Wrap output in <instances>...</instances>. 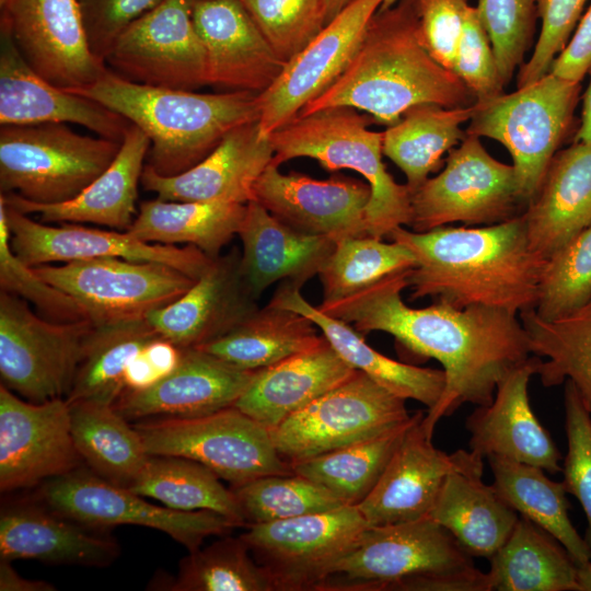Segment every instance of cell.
<instances>
[{
	"label": "cell",
	"instance_id": "45",
	"mask_svg": "<svg viewBox=\"0 0 591 591\" xmlns=\"http://www.w3.org/2000/svg\"><path fill=\"white\" fill-rule=\"evenodd\" d=\"M415 419L380 436L290 463L292 472L329 490L349 506L374 488L386 464Z\"/></svg>",
	"mask_w": 591,
	"mask_h": 591
},
{
	"label": "cell",
	"instance_id": "38",
	"mask_svg": "<svg viewBox=\"0 0 591 591\" xmlns=\"http://www.w3.org/2000/svg\"><path fill=\"white\" fill-rule=\"evenodd\" d=\"M474 112L475 104L455 108L420 104L383 131V155L405 174L410 193L438 171L443 154L464 139L461 126L470 121Z\"/></svg>",
	"mask_w": 591,
	"mask_h": 591
},
{
	"label": "cell",
	"instance_id": "28",
	"mask_svg": "<svg viewBox=\"0 0 591 591\" xmlns=\"http://www.w3.org/2000/svg\"><path fill=\"white\" fill-rule=\"evenodd\" d=\"M236 247L213 258L181 298L151 312L147 318L157 333L182 349L217 339L258 309L240 271Z\"/></svg>",
	"mask_w": 591,
	"mask_h": 591
},
{
	"label": "cell",
	"instance_id": "51",
	"mask_svg": "<svg viewBox=\"0 0 591 591\" xmlns=\"http://www.w3.org/2000/svg\"><path fill=\"white\" fill-rule=\"evenodd\" d=\"M0 289L33 304L50 321L73 322L88 318L82 306L69 294L43 279L22 262L10 244L5 205L0 197Z\"/></svg>",
	"mask_w": 591,
	"mask_h": 591
},
{
	"label": "cell",
	"instance_id": "36",
	"mask_svg": "<svg viewBox=\"0 0 591 591\" xmlns=\"http://www.w3.org/2000/svg\"><path fill=\"white\" fill-rule=\"evenodd\" d=\"M489 561V591H578L576 560L556 537L522 515Z\"/></svg>",
	"mask_w": 591,
	"mask_h": 591
},
{
	"label": "cell",
	"instance_id": "18",
	"mask_svg": "<svg viewBox=\"0 0 591 591\" xmlns=\"http://www.w3.org/2000/svg\"><path fill=\"white\" fill-rule=\"evenodd\" d=\"M0 27L48 82L77 90L107 69L91 50L78 0H0Z\"/></svg>",
	"mask_w": 591,
	"mask_h": 591
},
{
	"label": "cell",
	"instance_id": "26",
	"mask_svg": "<svg viewBox=\"0 0 591 591\" xmlns=\"http://www.w3.org/2000/svg\"><path fill=\"white\" fill-rule=\"evenodd\" d=\"M256 371L186 348L171 374L147 390L124 391L113 406L128 421L200 417L233 406Z\"/></svg>",
	"mask_w": 591,
	"mask_h": 591
},
{
	"label": "cell",
	"instance_id": "53",
	"mask_svg": "<svg viewBox=\"0 0 591 591\" xmlns=\"http://www.w3.org/2000/svg\"><path fill=\"white\" fill-rule=\"evenodd\" d=\"M564 408L567 453L561 482L582 507L587 520L583 537L591 552V414L570 381L565 382Z\"/></svg>",
	"mask_w": 591,
	"mask_h": 591
},
{
	"label": "cell",
	"instance_id": "46",
	"mask_svg": "<svg viewBox=\"0 0 591 591\" xmlns=\"http://www.w3.org/2000/svg\"><path fill=\"white\" fill-rule=\"evenodd\" d=\"M246 543L223 535L188 552L172 578H159L152 589L170 591H275L267 571L251 556Z\"/></svg>",
	"mask_w": 591,
	"mask_h": 591
},
{
	"label": "cell",
	"instance_id": "56",
	"mask_svg": "<svg viewBox=\"0 0 591 591\" xmlns=\"http://www.w3.org/2000/svg\"><path fill=\"white\" fill-rule=\"evenodd\" d=\"M162 1L78 0L92 53L104 61L123 31Z\"/></svg>",
	"mask_w": 591,
	"mask_h": 591
},
{
	"label": "cell",
	"instance_id": "35",
	"mask_svg": "<svg viewBox=\"0 0 591 591\" xmlns=\"http://www.w3.org/2000/svg\"><path fill=\"white\" fill-rule=\"evenodd\" d=\"M484 465L450 473L429 513L471 556L488 558L506 542L519 513L483 482Z\"/></svg>",
	"mask_w": 591,
	"mask_h": 591
},
{
	"label": "cell",
	"instance_id": "48",
	"mask_svg": "<svg viewBox=\"0 0 591 591\" xmlns=\"http://www.w3.org/2000/svg\"><path fill=\"white\" fill-rule=\"evenodd\" d=\"M231 489L247 525L349 506L323 486L294 473L258 477Z\"/></svg>",
	"mask_w": 591,
	"mask_h": 591
},
{
	"label": "cell",
	"instance_id": "27",
	"mask_svg": "<svg viewBox=\"0 0 591 591\" xmlns=\"http://www.w3.org/2000/svg\"><path fill=\"white\" fill-rule=\"evenodd\" d=\"M540 359L531 356L509 372L499 382L493 402L467 416L465 428L470 450L480 457L495 455L557 474L563 456L529 399V382Z\"/></svg>",
	"mask_w": 591,
	"mask_h": 591
},
{
	"label": "cell",
	"instance_id": "21",
	"mask_svg": "<svg viewBox=\"0 0 591 591\" xmlns=\"http://www.w3.org/2000/svg\"><path fill=\"white\" fill-rule=\"evenodd\" d=\"M424 417L421 410L415 413L376 485L357 505L369 526L428 517L450 473L484 465L471 450L449 454L437 449L421 425Z\"/></svg>",
	"mask_w": 591,
	"mask_h": 591
},
{
	"label": "cell",
	"instance_id": "43",
	"mask_svg": "<svg viewBox=\"0 0 591 591\" xmlns=\"http://www.w3.org/2000/svg\"><path fill=\"white\" fill-rule=\"evenodd\" d=\"M160 335L147 317L92 326L71 390L66 401H91L114 405L125 391L129 361Z\"/></svg>",
	"mask_w": 591,
	"mask_h": 591
},
{
	"label": "cell",
	"instance_id": "12",
	"mask_svg": "<svg viewBox=\"0 0 591 591\" xmlns=\"http://www.w3.org/2000/svg\"><path fill=\"white\" fill-rule=\"evenodd\" d=\"M405 398L356 372L302 409L270 434L278 453L289 463L344 448L408 422Z\"/></svg>",
	"mask_w": 591,
	"mask_h": 591
},
{
	"label": "cell",
	"instance_id": "41",
	"mask_svg": "<svg viewBox=\"0 0 591 591\" xmlns=\"http://www.w3.org/2000/svg\"><path fill=\"white\" fill-rule=\"evenodd\" d=\"M530 351L540 359L536 374L545 387L570 381L591 414V300L578 310L544 320L533 310L519 314Z\"/></svg>",
	"mask_w": 591,
	"mask_h": 591
},
{
	"label": "cell",
	"instance_id": "59",
	"mask_svg": "<svg viewBox=\"0 0 591 591\" xmlns=\"http://www.w3.org/2000/svg\"><path fill=\"white\" fill-rule=\"evenodd\" d=\"M12 561L0 559V590L1 591H54L55 586L42 581L21 577L12 567Z\"/></svg>",
	"mask_w": 591,
	"mask_h": 591
},
{
	"label": "cell",
	"instance_id": "54",
	"mask_svg": "<svg viewBox=\"0 0 591 591\" xmlns=\"http://www.w3.org/2000/svg\"><path fill=\"white\" fill-rule=\"evenodd\" d=\"M452 71L473 92L476 102L503 93L494 49L476 7L467 8Z\"/></svg>",
	"mask_w": 591,
	"mask_h": 591
},
{
	"label": "cell",
	"instance_id": "22",
	"mask_svg": "<svg viewBox=\"0 0 591 591\" xmlns=\"http://www.w3.org/2000/svg\"><path fill=\"white\" fill-rule=\"evenodd\" d=\"M255 201L286 225L338 242L368 235V183L334 175L315 179L300 173L283 174L270 163L255 185Z\"/></svg>",
	"mask_w": 591,
	"mask_h": 591
},
{
	"label": "cell",
	"instance_id": "61",
	"mask_svg": "<svg viewBox=\"0 0 591 591\" xmlns=\"http://www.w3.org/2000/svg\"><path fill=\"white\" fill-rule=\"evenodd\" d=\"M576 582L578 591H591V559L577 564Z\"/></svg>",
	"mask_w": 591,
	"mask_h": 591
},
{
	"label": "cell",
	"instance_id": "23",
	"mask_svg": "<svg viewBox=\"0 0 591 591\" xmlns=\"http://www.w3.org/2000/svg\"><path fill=\"white\" fill-rule=\"evenodd\" d=\"M206 53L207 85L260 94L287 62L275 53L241 0H193Z\"/></svg>",
	"mask_w": 591,
	"mask_h": 591
},
{
	"label": "cell",
	"instance_id": "9",
	"mask_svg": "<svg viewBox=\"0 0 591 591\" xmlns=\"http://www.w3.org/2000/svg\"><path fill=\"white\" fill-rule=\"evenodd\" d=\"M134 426L149 455L194 460L233 486L293 473L270 430L234 406L200 417L148 419Z\"/></svg>",
	"mask_w": 591,
	"mask_h": 591
},
{
	"label": "cell",
	"instance_id": "44",
	"mask_svg": "<svg viewBox=\"0 0 591 591\" xmlns=\"http://www.w3.org/2000/svg\"><path fill=\"white\" fill-rule=\"evenodd\" d=\"M212 471L182 456L149 455L142 471L128 487L134 493L161 501L179 511L210 510L246 525L241 507Z\"/></svg>",
	"mask_w": 591,
	"mask_h": 591
},
{
	"label": "cell",
	"instance_id": "30",
	"mask_svg": "<svg viewBox=\"0 0 591 591\" xmlns=\"http://www.w3.org/2000/svg\"><path fill=\"white\" fill-rule=\"evenodd\" d=\"M150 139L130 125L111 165L77 197L60 204H36L15 194H0L4 202L45 223H91L127 231L136 216L138 185L146 165Z\"/></svg>",
	"mask_w": 591,
	"mask_h": 591
},
{
	"label": "cell",
	"instance_id": "47",
	"mask_svg": "<svg viewBox=\"0 0 591 591\" xmlns=\"http://www.w3.org/2000/svg\"><path fill=\"white\" fill-rule=\"evenodd\" d=\"M416 258L404 244L363 235L336 242L318 271L323 301L349 297L392 274L412 269Z\"/></svg>",
	"mask_w": 591,
	"mask_h": 591
},
{
	"label": "cell",
	"instance_id": "1",
	"mask_svg": "<svg viewBox=\"0 0 591 591\" xmlns=\"http://www.w3.org/2000/svg\"><path fill=\"white\" fill-rule=\"evenodd\" d=\"M409 270L317 308L354 324L359 333H387L413 354L440 362L444 390L421 421L432 437L440 419L462 405L490 404L499 382L532 354L519 315L485 306L456 308L440 300L409 308L402 298Z\"/></svg>",
	"mask_w": 591,
	"mask_h": 591
},
{
	"label": "cell",
	"instance_id": "29",
	"mask_svg": "<svg viewBox=\"0 0 591 591\" xmlns=\"http://www.w3.org/2000/svg\"><path fill=\"white\" fill-rule=\"evenodd\" d=\"M42 502L5 507L0 514V559L107 567L120 554L118 542Z\"/></svg>",
	"mask_w": 591,
	"mask_h": 591
},
{
	"label": "cell",
	"instance_id": "17",
	"mask_svg": "<svg viewBox=\"0 0 591 591\" xmlns=\"http://www.w3.org/2000/svg\"><path fill=\"white\" fill-rule=\"evenodd\" d=\"M395 0H352L292 59L275 83L258 94L259 126L269 136L327 90L357 54L371 20Z\"/></svg>",
	"mask_w": 591,
	"mask_h": 591
},
{
	"label": "cell",
	"instance_id": "14",
	"mask_svg": "<svg viewBox=\"0 0 591 591\" xmlns=\"http://www.w3.org/2000/svg\"><path fill=\"white\" fill-rule=\"evenodd\" d=\"M33 268L72 297L94 325L147 317L181 298L196 281L165 264L114 256Z\"/></svg>",
	"mask_w": 591,
	"mask_h": 591
},
{
	"label": "cell",
	"instance_id": "55",
	"mask_svg": "<svg viewBox=\"0 0 591 591\" xmlns=\"http://www.w3.org/2000/svg\"><path fill=\"white\" fill-rule=\"evenodd\" d=\"M542 20L532 56L520 67L517 86L522 88L546 76L556 57L570 40L587 0H535Z\"/></svg>",
	"mask_w": 591,
	"mask_h": 591
},
{
	"label": "cell",
	"instance_id": "39",
	"mask_svg": "<svg viewBox=\"0 0 591 591\" xmlns=\"http://www.w3.org/2000/svg\"><path fill=\"white\" fill-rule=\"evenodd\" d=\"M317 329L306 316L268 303L223 336L195 348L256 371L320 344L324 336Z\"/></svg>",
	"mask_w": 591,
	"mask_h": 591
},
{
	"label": "cell",
	"instance_id": "20",
	"mask_svg": "<svg viewBox=\"0 0 591 591\" xmlns=\"http://www.w3.org/2000/svg\"><path fill=\"white\" fill-rule=\"evenodd\" d=\"M4 205L11 247L32 267L114 256L165 264L197 280L213 259L194 245L178 247L147 243L126 231H107L72 222L51 225Z\"/></svg>",
	"mask_w": 591,
	"mask_h": 591
},
{
	"label": "cell",
	"instance_id": "42",
	"mask_svg": "<svg viewBox=\"0 0 591 591\" xmlns=\"http://www.w3.org/2000/svg\"><path fill=\"white\" fill-rule=\"evenodd\" d=\"M498 495L522 515L556 537L576 563L591 559L584 537L569 518V501L563 482L548 478L541 467L507 460L487 457Z\"/></svg>",
	"mask_w": 591,
	"mask_h": 591
},
{
	"label": "cell",
	"instance_id": "32",
	"mask_svg": "<svg viewBox=\"0 0 591 591\" xmlns=\"http://www.w3.org/2000/svg\"><path fill=\"white\" fill-rule=\"evenodd\" d=\"M532 250L548 258L591 224V143L557 151L523 213Z\"/></svg>",
	"mask_w": 591,
	"mask_h": 591
},
{
	"label": "cell",
	"instance_id": "10",
	"mask_svg": "<svg viewBox=\"0 0 591 591\" xmlns=\"http://www.w3.org/2000/svg\"><path fill=\"white\" fill-rule=\"evenodd\" d=\"M444 162L438 175L412 193L413 231L455 222L489 225L523 213L526 206L513 165L493 158L479 137L466 134Z\"/></svg>",
	"mask_w": 591,
	"mask_h": 591
},
{
	"label": "cell",
	"instance_id": "19",
	"mask_svg": "<svg viewBox=\"0 0 591 591\" xmlns=\"http://www.w3.org/2000/svg\"><path fill=\"white\" fill-rule=\"evenodd\" d=\"M66 398L22 399L0 385V489L38 486L78 467Z\"/></svg>",
	"mask_w": 591,
	"mask_h": 591
},
{
	"label": "cell",
	"instance_id": "33",
	"mask_svg": "<svg viewBox=\"0 0 591 591\" xmlns=\"http://www.w3.org/2000/svg\"><path fill=\"white\" fill-rule=\"evenodd\" d=\"M355 372L324 337L314 347L257 370L233 406L270 430Z\"/></svg>",
	"mask_w": 591,
	"mask_h": 591
},
{
	"label": "cell",
	"instance_id": "62",
	"mask_svg": "<svg viewBox=\"0 0 591 591\" xmlns=\"http://www.w3.org/2000/svg\"><path fill=\"white\" fill-rule=\"evenodd\" d=\"M352 0H324V19L328 23L344 7Z\"/></svg>",
	"mask_w": 591,
	"mask_h": 591
},
{
	"label": "cell",
	"instance_id": "5",
	"mask_svg": "<svg viewBox=\"0 0 591 591\" xmlns=\"http://www.w3.org/2000/svg\"><path fill=\"white\" fill-rule=\"evenodd\" d=\"M370 115L345 106L297 115L268 137L274 148L271 164L311 158L328 171L352 170L370 185L367 208L368 235L383 239L397 227L409 225L412 193L395 182L382 161L383 131L369 126Z\"/></svg>",
	"mask_w": 591,
	"mask_h": 591
},
{
	"label": "cell",
	"instance_id": "7",
	"mask_svg": "<svg viewBox=\"0 0 591 591\" xmlns=\"http://www.w3.org/2000/svg\"><path fill=\"white\" fill-rule=\"evenodd\" d=\"M120 144L67 124L1 125L0 192L36 204L69 201L111 165Z\"/></svg>",
	"mask_w": 591,
	"mask_h": 591
},
{
	"label": "cell",
	"instance_id": "34",
	"mask_svg": "<svg viewBox=\"0 0 591 591\" xmlns=\"http://www.w3.org/2000/svg\"><path fill=\"white\" fill-rule=\"evenodd\" d=\"M301 288L291 281H283L269 304L310 318L350 367L366 373L395 395L418 401L428 409L437 404L445 385L442 369L421 368L380 354L348 323L327 315L309 303L302 296Z\"/></svg>",
	"mask_w": 591,
	"mask_h": 591
},
{
	"label": "cell",
	"instance_id": "13",
	"mask_svg": "<svg viewBox=\"0 0 591 591\" xmlns=\"http://www.w3.org/2000/svg\"><path fill=\"white\" fill-rule=\"evenodd\" d=\"M37 501L86 526L139 525L161 531L188 552L212 535L237 525L210 510L179 511L148 502L127 487L113 484L88 467H78L39 485Z\"/></svg>",
	"mask_w": 591,
	"mask_h": 591
},
{
	"label": "cell",
	"instance_id": "37",
	"mask_svg": "<svg viewBox=\"0 0 591 591\" xmlns=\"http://www.w3.org/2000/svg\"><path fill=\"white\" fill-rule=\"evenodd\" d=\"M246 205L235 202L176 201L155 198L142 201L126 231L142 242L194 245L211 258L241 228Z\"/></svg>",
	"mask_w": 591,
	"mask_h": 591
},
{
	"label": "cell",
	"instance_id": "16",
	"mask_svg": "<svg viewBox=\"0 0 591 591\" xmlns=\"http://www.w3.org/2000/svg\"><path fill=\"white\" fill-rule=\"evenodd\" d=\"M368 526L357 506L250 524L241 538L275 591H315L325 570Z\"/></svg>",
	"mask_w": 591,
	"mask_h": 591
},
{
	"label": "cell",
	"instance_id": "6",
	"mask_svg": "<svg viewBox=\"0 0 591 591\" xmlns=\"http://www.w3.org/2000/svg\"><path fill=\"white\" fill-rule=\"evenodd\" d=\"M580 93V82L548 72L512 93L475 103L465 134L494 139L509 151L525 206L572 129Z\"/></svg>",
	"mask_w": 591,
	"mask_h": 591
},
{
	"label": "cell",
	"instance_id": "4",
	"mask_svg": "<svg viewBox=\"0 0 591 591\" xmlns=\"http://www.w3.org/2000/svg\"><path fill=\"white\" fill-rule=\"evenodd\" d=\"M92 99L139 127L150 139L147 165L181 174L209 155L234 128L259 120L258 94L197 93L131 82L111 69L92 84L68 90Z\"/></svg>",
	"mask_w": 591,
	"mask_h": 591
},
{
	"label": "cell",
	"instance_id": "3",
	"mask_svg": "<svg viewBox=\"0 0 591 591\" xmlns=\"http://www.w3.org/2000/svg\"><path fill=\"white\" fill-rule=\"evenodd\" d=\"M475 103L473 92L424 46L417 0H395L375 13L340 77L298 115L345 106L389 127L416 105L455 108Z\"/></svg>",
	"mask_w": 591,
	"mask_h": 591
},
{
	"label": "cell",
	"instance_id": "58",
	"mask_svg": "<svg viewBox=\"0 0 591 591\" xmlns=\"http://www.w3.org/2000/svg\"><path fill=\"white\" fill-rule=\"evenodd\" d=\"M591 65V4L580 19L565 49L552 63L549 72L569 81L581 82Z\"/></svg>",
	"mask_w": 591,
	"mask_h": 591
},
{
	"label": "cell",
	"instance_id": "24",
	"mask_svg": "<svg viewBox=\"0 0 591 591\" xmlns=\"http://www.w3.org/2000/svg\"><path fill=\"white\" fill-rule=\"evenodd\" d=\"M273 158L271 141L254 120L231 130L209 155L181 174L163 176L146 164L140 184L164 200L246 205L255 200L256 182Z\"/></svg>",
	"mask_w": 591,
	"mask_h": 591
},
{
	"label": "cell",
	"instance_id": "2",
	"mask_svg": "<svg viewBox=\"0 0 591 591\" xmlns=\"http://www.w3.org/2000/svg\"><path fill=\"white\" fill-rule=\"evenodd\" d=\"M408 247L413 299L456 308L485 306L519 315L535 309L545 259L531 247L523 216L484 227L444 225L425 232L404 227L387 236Z\"/></svg>",
	"mask_w": 591,
	"mask_h": 591
},
{
	"label": "cell",
	"instance_id": "11",
	"mask_svg": "<svg viewBox=\"0 0 591 591\" xmlns=\"http://www.w3.org/2000/svg\"><path fill=\"white\" fill-rule=\"evenodd\" d=\"M89 318L56 322L18 296L0 292L1 384L27 401L66 398L80 364Z\"/></svg>",
	"mask_w": 591,
	"mask_h": 591
},
{
	"label": "cell",
	"instance_id": "60",
	"mask_svg": "<svg viewBox=\"0 0 591 591\" xmlns=\"http://www.w3.org/2000/svg\"><path fill=\"white\" fill-rule=\"evenodd\" d=\"M588 73L590 74V81L583 94L581 121L573 137V142L591 143V65L589 67Z\"/></svg>",
	"mask_w": 591,
	"mask_h": 591
},
{
	"label": "cell",
	"instance_id": "50",
	"mask_svg": "<svg viewBox=\"0 0 591 591\" xmlns=\"http://www.w3.org/2000/svg\"><path fill=\"white\" fill-rule=\"evenodd\" d=\"M278 57L288 62L325 26L324 0H241Z\"/></svg>",
	"mask_w": 591,
	"mask_h": 591
},
{
	"label": "cell",
	"instance_id": "49",
	"mask_svg": "<svg viewBox=\"0 0 591 591\" xmlns=\"http://www.w3.org/2000/svg\"><path fill=\"white\" fill-rule=\"evenodd\" d=\"M590 300L591 224L545 259L534 311L544 320H554Z\"/></svg>",
	"mask_w": 591,
	"mask_h": 591
},
{
	"label": "cell",
	"instance_id": "25",
	"mask_svg": "<svg viewBox=\"0 0 591 591\" xmlns=\"http://www.w3.org/2000/svg\"><path fill=\"white\" fill-rule=\"evenodd\" d=\"M34 124L80 125L120 142L131 125L103 104L40 77L0 27V125Z\"/></svg>",
	"mask_w": 591,
	"mask_h": 591
},
{
	"label": "cell",
	"instance_id": "31",
	"mask_svg": "<svg viewBox=\"0 0 591 591\" xmlns=\"http://www.w3.org/2000/svg\"><path fill=\"white\" fill-rule=\"evenodd\" d=\"M237 235L242 242L240 271L255 300L277 281L302 287L318 275L336 244L286 225L255 200L246 204Z\"/></svg>",
	"mask_w": 591,
	"mask_h": 591
},
{
	"label": "cell",
	"instance_id": "52",
	"mask_svg": "<svg viewBox=\"0 0 591 591\" xmlns=\"http://www.w3.org/2000/svg\"><path fill=\"white\" fill-rule=\"evenodd\" d=\"M490 39L502 85L523 63L537 16L535 0H478L476 5Z\"/></svg>",
	"mask_w": 591,
	"mask_h": 591
},
{
	"label": "cell",
	"instance_id": "40",
	"mask_svg": "<svg viewBox=\"0 0 591 591\" xmlns=\"http://www.w3.org/2000/svg\"><path fill=\"white\" fill-rule=\"evenodd\" d=\"M69 409L71 436L82 462L100 477L128 488L149 459L135 426L111 404L83 401L69 404Z\"/></svg>",
	"mask_w": 591,
	"mask_h": 591
},
{
	"label": "cell",
	"instance_id": "15",
	"mask_svg": "<svg viewBox=\"0 0 591 591\" xmlns=\"http://www.w3.org/2000/svg\"><path fill=\"white\" fill-rule=\"evenodd\" d=\"M192 3L163 0L123 31L105 63L139 84L188 91L207 85L206 53Z\"/></svg>",
	"mask_w": 591,
	"mask_h": 591
},
{
	"label": "cell",
	"instance_id": "57",
	"mask_svg": "<svg viewBox=\"0 0 591 591\" xmlns=\"http://www.w3.org/2000/svg\"><path fill=\"white\" fill-rule=\"evenodd\" d=\"M419 32L428 53L452 71L467 0H417Z\"/></svg>",
	"mask_w": 591,
	"mask_h": 591
},
{
	"label": "cell",
	"instance_id": "8",
	"mask_svg": "<svg viewBox=\"0 0 591 591\" xmlns=\"http://www.w3.org/2000/svg\"><path fill=\"white\" fill-rule=\"evenodd\" d=\"M474 566L452 534L429 517L368 525L328 566L315 591H396L414 577Z\"/></svg>",
	"mask_w": 591,
	"mask_h": 591
}]
</instances>
